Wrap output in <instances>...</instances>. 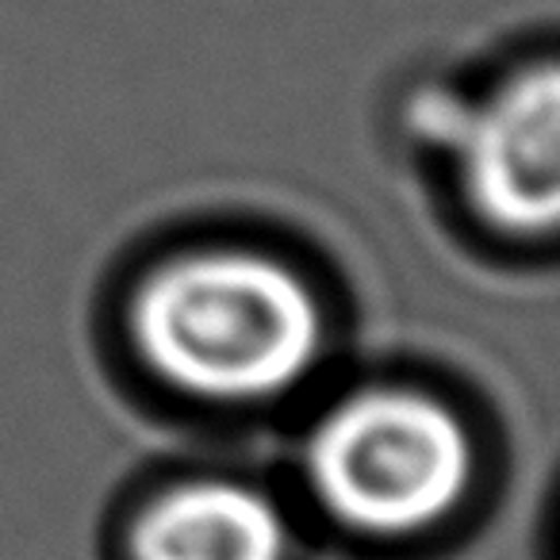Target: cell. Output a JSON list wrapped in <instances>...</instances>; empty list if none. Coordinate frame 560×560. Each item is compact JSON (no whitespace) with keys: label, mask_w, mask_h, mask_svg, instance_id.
Masks as SVG:
<instances>
[{"label":"cell","mask_w":560,"mask_h":560,"mask_svg":"<svg viewBox=\"0 0 560 560\" xmlns=\"http://www.w3.org/2000/svg\"><path fill=\"white\" fill-rule=\"evenodd\" d=\"M135 346L162 381L208 399L296 388L323 346L312 289L289 265L246 249L177 257L142 280Z\"/></svg>","instance_id":"6da1fadb"},{"label":"cell","mask_w":560,"mask_h":560,"mask_svg":"<svg viewBox=\"0 0 560 560\" xmlns=\"http://www.w3.org/2000/svg\"><path fill=\"white\" fill-rule=\"evenodd\" d=\"M312 488L365 534H415L465 499L472 442L438 399L369 388L323 415L307 445Z\"/></svg>","instance_id":"7a4b0ae2"},{"label":"cell","mask_w":560,"mask_h":560,"mask_svg":"<svg viewBox=\"0 0 560 560\" xmlns=\"http://www.w3.org/2000/svg\"><path fill=\"white\" fill-rule=\"evenodd\" d=\"M460 154L476 208L506 231H549L560 215V78L541 62L491 101L468 104Z\"/></svg>","instance_id":"3957f363"},{"label":"cell","mask_w":560,"mask_h":560,"mask_svg":"<svg viewBox=\"0 0 560 560\" xmlns=\"http://www.w3.org/2000/svg\"><path fill=\"white\" fill-rule=\"evenodd\" d=\"M289 526L261 491L196 480L158 495L131 529L135 560H284Z\"/></svg>","instance_id":"277c9868"}]
</instances>
